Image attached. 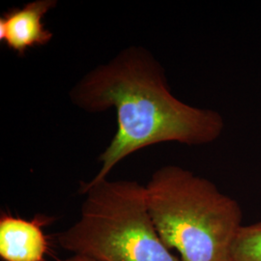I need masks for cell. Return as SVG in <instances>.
<instances>
[{
	"mask_svg": "<svg viewBox=\"0 0 261 261\" xmlns=\"http://www.w3.org/2000/svg\"><path fill=\"white\" fill-rule=\"evenodd\" d=\"M70 98L90 113L114 109L117 130L99 157L100 170L87 184L108 179L117 164L146 147L165 142L200 146L220 139V112L196 108L171 93L164 68L149 50L130 47L75 84Z\"/></svg>",
	"mask_w": 261,
	"mask_h": 261,
	"instance_id": "obj_1",
	"label": "cell"
},
{
	"mask_svg": "<svg viewBox=\"0 0 261 261\" xmlns=\"http://www.w3.org/2000/svg\"><path fill=\"white\" fill-rule=\"evenodd\" d=\"M150 216L163 242L182 261H231L234 239L243 226L236 199L213 182L168 165L145 186Z\"/></svg>",
	"mask_w": 261,
	"mask_h": 261,
	"instance_id": "obj_2",
	"label": "cell"
},
{
	"mask_svg": "<svg viewBox=\"0 0 261 261\" xmlns=\"http://www.w3.org/2000/svg\"><path fill=\"white\" fill-rule=\"evenodd\" d=\"M81 217L57 234L61 248L100 261H182L161 239L150 216L145 187L137 181L82 182Z\"/></svg>",
	"mask_w": 261,
	"mask_h": 261,
	"instance_id": "obj_3",
	"label": "cell"
},
{
	"mask_svg": "<svg viewBox=\"0 0 261 261\" xmlns=\"http://www.w3.org/2000/svg\"><path fill=\"white\" fill-rule=\"evenodd\" d=\"M56 5V0H35L4 12L0 17V42L19 57L31 48L47 45L54 34L44 19Z\"/></svg>",
	"mask_w": 261,
	"mask_h": 261,
	"instance_id": "obj_4",
	"label": "cell"
},
{
	"mask_svg": "<svg viewBox=\"0 0 261 261\" xmlns=\"http://www.w3.org/2000/svg\"><path fill=\"white\" fill-rule=\"evenodd\" d=\"M53 219L38 214L31 220L2 213L0 217V257L3 261H45L48 252L43 227Z\"/></svg>",
	"mask_w": 261,
	"mask_h": 261,
	"instance_id": "obj_5",
	"label": "cell"
},
{
	"mask_svg": "<svg viewBox=\"0 0 261 261\" xmlns=\"http://www.w3.org/2000/svg\"><path fill=\"white\" fill-rule=\"evenodd\" d=\"M231 261H261V221L243 225L234 239Z\"/></svg>",
	"mask_w": 261,
	"mask_h": 261,
	"instance_id": "obj_6",
	"label": "cell"
},
{
	"mask_svg": "<svg viewBox=\"0 0 261 261\" xmlns=\"http://www.w3.org/2000/svg\"><path fill=\"white\" fill-rule=\"evenodd\" d=\"M60 261H100L96 258H93L91 256H87L84 254H73L70 257H67L65 259H62Z\"/></svg>",
	"mask_w": 261,
	"mask_h": 261,
	"instance_id": "obj_7",
	"label": "cell"
}]
</instances>
